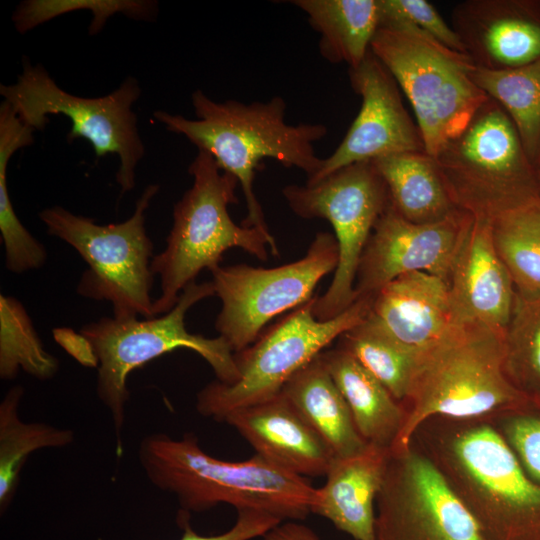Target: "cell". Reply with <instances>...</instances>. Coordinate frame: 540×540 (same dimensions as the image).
<instances>
[{"label": "cell", "instance_id": "1", "mask_svg": "<svg viewBox=\"0 0 540 540\" xmlns=\"http://www.w3.org/2000/svg\"><path fill=\"white\" fill-rule=\"evenodd\" d=\"M410 443L438 469L485 540H540V484L487 416L429 417Z\"/></svg>", "mask_w": 540, "mask_h": 540}, {"label": "cell", "instance_id": "2", "mask_svg": "<svg viewBox=\"0 0 540 540\" xmlns=\"http://www.w3.org/2000/svg\"><path fill=\"white\" fill-rule=\"evenodd\" d=\"M196 120L157 110L153 117L170 132L185 136L198 150L208 152L219 167L239 182L246 200L247 216L241 225L273 236L254 192L256 170L264 158L314 175L321 167L314 143L328 132L322 123L286 122V101L275 96L266 102L244 104L237 100L216 102L203 91L191 96Z\"/></svg>", "mask_w": 540, "mask_h": 540}, {"label": "cell", "instance_id": "3", "mask_svg": "<svg viewBox=\"0 0 540 540\" xmlns=\"http://www.w3.org/2000/svg\"><path fill=\"white\" fill-rule=\"evenodd\" d=\"M138 457L149 481L173 493L185 513L207 511L220 503L269 513L284 521L304 520L317 488L306 477L255 454L248 460H219L204 452L198 438L152 434L142 439Z\"/></svg>", "mask_w": 540, "mask_h": 540}, {"label": "cell", "instance_id": "4", "mask_svg": "<svg viewBox=\"0 0 540 540\" xmlns=\"http://www.w3.org/2000/svg\"><path fill=\"white\" fill-rule=\"evenodd\" d=\"M503 362V332L476 322L455 323L420 352L402 402L405 424L391 450L407 448L429 417H486L530 403L508 381Z\"/></svg>", "mask_w": 540, "mask_h": 540}, {"label": "cell", "instance_id": "5", "mask_svg": "<svg viewBox=\"0 0 540 540\" xmlns=\"http://www.w3.org/2000/svg\"><path fill=\"white\" fill-rule=\"evenodd\" d=\"M188 172L193 184L174 205L173 225L166 248L152 258L151 270L160 277L161 292L153 300V314H165L177 303L184 288L203 269L220 266L230 248H241L266 261L269 246L279 256L273 236L257 228L239 226L231 219L228 206L238 203V180L223 171L208 152L198 150Z\"/></svg>", "mask_w": 540, "mask_h": 540}, {"label": "cell", "instance_id": "6", "mask_svg": "<svg viewBox=\"0 0 540 540\" xmlns=\"http://www.w3.org/2000/svg\"><path fill=\"white\" fill-rule=\"evenodd\" d=\"M370 50L408 98L424 149L433 157L488 98L471 79L475 65L466 54L404 21L382 19Z\"/></svg>", "mask_w": 540, "mask_h": 540}, {"label": "cell", "instance_id": "7", "mask_svg": "<svg viewBox=\"0 0 540 540\" xmlns=\"http://www.w3.org/2000/svg\"><path fill=\"white\" fill-rule=\"evenodd\" d=\"M215 295L212 281L187 285L176 305L160 317L138 320L103 317L84 325L80 334L89 343L98 366L97 394L110 411L118 450L129 399L128 375L161 355L185 348L198 353L214 370L217 380L232 384L239 378L234 351L222 337L206 338L191 334L185 315L197 302Z\"/></svg>", "mask_w": 540, "mask_h": 540}, {"label": "cell", "instance_id": "8", "mask_svg": "<svg viewBox=\"0 0 540 540\" xmlns=\"http://www.w3.org/2000/svg\"><path fill=\"white\" fill-rule=\"evenodd\" d=\"M434 158L454 205L475 218L491 221L540 196L534 164L516 127L490 97Z\"/></svg>", "mask_w": 540, "mask_h": 540}, {"label": "cell", "instance_id": "9", "mask_svg": "<svg viewBox=\"0 0 540 540\" xmlns=\"http://www.w3.org/2000/svg\"><path fill=\"white\" fill-rule=\"evenodd\" d=\"M158 191L157 184L148 185L133 215L120 223L98 225L60 206L39 213L48 233L72 246L88 264L77 293L111 302L117 319L155 317L150 296L153 244L145 229V211Z\"/></svg>", "mask_w": 540, "mask_h": 540}, {"label": "cell", "instance_id": "10", "mask_svg": "<svg viewBox=\"0 0 540 540\" xmlns=\"http://www.w3.org/2000/svg\"><path fill=\"white\" fill-rule=\"evenodd\" d=\"M373 298H357L341 314L321 321L313 313L314 296L267 328L250 346L234 353L238 380L207 384L197 394V411L223 421L235 409L279 394L295 373L368 316Z\"/></svg>", "mask_w": 540, "mask_h": 540}, {"label": "cell", "instance_id": "11", "mask_svg": "<svg viewBox=\"0 0 540 540\" xmlns=\"http://www.w3.org/2000/svg\"><path fill=\"white\" fill-rule=\"evenodd\" d=\"M0 95L22 122L34 130H43L49 115L69 118L72 126L67 141L87 140L97 158L107 154L119 156L116 180L121 195L134 188L135 169L145 152L132 110L141 95L134 77H127L106 96L85 98L64 91L43 66L25 60L16 82L0 85Z\"/></svg>", "mask_w": 540, "mask_h": 540}, {"label": "cell", "instance_id": "12", "mask_svg": "<svg viewBox=\"0 0 540 540\" xmlns=\"http://www.w3.org/2000/svg\"><path fill=\"white\" fill-rule=\"evenodd\" d=\"M282 193L297 216L323 218L334 229L338 265L327 291L315 296L313 307L318 320L332 319L356 300L360 258L375 223L390 204L387 186L369 160L344 166L313 185L285 186Z\"/></svg>", "mask_w": 540, "mask_h": 540}, {"label": "cell", "instance_id": "13", "mask_svg": "<svg viewBox=\"0 0 540 540\" xmlns=\"http://www.w3.org/2000/svg\"><path fill=\"white\" fill-rule=\"evenodd\" d=\"M339 249L334 235L318 233L301 259L275 268L246 264L213 269L222 302L215 328L234 353L254 343L274 317L311 300L319 281L335 272Z\"/></svg>", "mask_w": 540, "mask_h": 540}, {"label": "cell", "instance_id": "14", "mask_svg": "<svg viewBox=\"0 0 540 540\" xmlns=\"http://www.w3.org/2000/svg\"><path fill=\"white\" fill-rule=\"evenodd\" d=\"M376 506L375 540H485L438 469L411 443L390 450Z\"/></svg>", "mask_w": 540, "mask_h": 540}, {"label": "cell", "instance_id": "15", "mask_svg": "<svg viewBox=\"0 0 540 540\" xmlns=\"http://www.w3.org/2000/svg\"><path fill=\"white\" fill-rule=\"evenodd\" d=\"M473 216L458 210L433 223H413L391 204L378 218L357 268V298L374 297L398 276L426 272L447 283Z\"/></svg>", "mask_w": 540, "mask_h": 540}, {"label": "cell", "instance_id": "16", "mask_svg": "<svg viewBox=\"0 0 540 540\" xmlns=\"http://www.w3.org/2000/svg\"><path fill=\"white\" fill-rule=\"evenodd\" d=\"M348 75L351 87L362 99L361 108L339 146L322 160L320 169L307 178L306 185L355 162L425 150L398 84L371 50L359 66L349 68Z\"/></svg>", "mask_w": 540, "mask_h": 540}, {"label": "cell", "instance_id": "17", "mask_svg": "<svg viewBox=\"0 0 540 540\" xmlns=\"http://www.w3.org/2000/svg\"><path fill=\"white\" fill-rule=\"evenodd\" d=\"M451 27L476 67L506 70L540 60V0H465Z\"/></svg>", "mask_w": 540, "mask_h": 540}, {"label": "cell", "instance_id": "18", "mask_svg": "<svg viewBox=\"0 0 540 540\" xmlns=\"http://www.w3.org/2000/svg\"><path fill=\"white\" fill-rule=\"evenodd\" d=\"M448 286L458 322H476L505 333L516 289L495 249L490 220L473 217Z\"/></svg>", "mask_w": 540, "mask_h": 540}, {"label": "cell", "instance_id": "19", "mask_svg": "<svg viewBox=\"0 0 540 540\" xmlns=\"http://www.w3.org/2000/svg\"><path fill=\"white\" fill-rule=\"evenodd\" d=\"M223 422L235 428L256 454L299 476H325L334 458L282 392L231 411Z\"/></svg>", "mask_w": 540, "mask_h": 540}, {"label": "cell", "instance_id": "20", "mask_svg": "<svg viewBox=\"0 0 540 540\" xmlns=\"http://www.w3.org/2000/svg\"><path fill=\"white\" fill-rule=\"evenodd\" d=\"M368 318L401 344L420 352L458 322L448 283L421 271L402 274L381 288Z\"/></svg>", "mask_w": 540, "mask_h": 540}, {"label": "cell", "instance_id": "21", "mask_svg": "<svg viewBox=\"0 0 540 540\" xmlns=\"http://www.w3.org/2000/svg\"><path fill=\"white\" fill-rule=\"evenodd\" d=\"M390 450L373 444L353 455L333 458L311 513L328 519L354 540H375L374 504Z\"/></svg>", "mask_w": 540, "mask_h": 540}, {"label": "cell", "instance_id": "22", "mask_svg": "<svg viewBox=\"0 0 540 540\" xmlns=\"http://www.w3.org/2000/svg\"><path fill=\"white\" fill-rule=\"evenodd\" d=\"M321 357L364 441L391 450L405 424L403 405L343 348L323 351Z\"/></svg>", "mask_w": 540, "mask_h": 540}, {"label": "cell", "instance_id": "23", "mask_svg": "<svg viewBox=\"0 0 540 540\" xmlns=\"http://www.w3.org/2000/svg\"><path fill=\"white\" fill-rule=\"evenodd\" d=\"M281 392L319 435L334 458L353 455L367 446L321 353L295 373Z\"/></svg>", "mask_w": 540, "mask_h": 540}, {"label": "cell", "instance_id": "24", "mask_svg": "<svg viewBox=\"0 0 540 540\" xmlns=\"http://www.w3.org/2000/svg\"><path fill=\"white\" fill-rule=\"evenodd\" d=\"M372 162L385 181L391 204L405 219L433 223L460 210L447 193L435 158L425 150L390 154Z\"/></svg>", "mask_w": 540, "mask_h": 540}, {"label": "cell", "instance_id": "25", "mask_svg": "<svg viewBox=\"0 0 540 540\" xmlns=\"http://www.w3.org/2000/svg\"><path fill=\"white\" fill-rule=\"evenodd\" d=\"M320 34L321 55L331 63L359 66L380 25L379 0H294Z\"/></svg>", "mask_w": 540, "mask_h": 540}, {"label": "cell", "instance_id": "26", "mask_svg": "<svg viewBox=\"0 0 540 540\" xmlns=\"http://www.w3.org/2000/svg\"><path fill=\"white\" fill-rule=\"evenodd\" d=\"M34 129L25 125L6 102L0 105V231L5 249L6 268L13 273L38 269L47 252L18 219L9 197L7 167L12 155L34 142Z\"/></svg>", "mask_w": 540, "mask_h": 540}, {"label": "cell", "instance_id": "27", "mask_svg": "<svg viewBox=\"0 0 540 540\" xmlns=\"http://www.w3.org/2000/svg\"><path fill=\"white\" fill-rule=\"evenodd\" d=\"M24 390L12 387L0 404V510L10 504L19 483L20 472L28 456L44 448H64L74 441L70 429L46 423L23 422L18 406Z\"/></svg>", "mask_w": 540, "mask_h": 540}, {"label": "cell", "instance_id": "28", "mask_svg": "<svg viewBox=\"0 0 540 540\" xmlns=\"http://www.w3.org/2000/svg\"><path fill=\"white\" fill-rule=\"evenodd\" d=\"M491 232L516 292L540 297V196L492 219Z\"/></svg>", "mask_w": 540, "mask_h": 540}, {"label": "cell", "instance_id": "29", "mask_svg": "<svg viewBox=\"0 0 540 540\" xmlns=\"http://www.w3.org/2000/svg\"><path fill=\"white\" fill-rule=\"evenodd\" d=\"M470 76L506 111L534 164L540 152V60L506 70L474 66Z\"/></svg>", "mask_w": 540, "mask_h": 540}, {"label": "cell", "instance_id": "30", "mask_svg": "<svg viewBox=\"0 0 540 540\" xmlns=\"http://www.w3.org/2000/svg\"><path fill=\"white\" fill-rule=\"evenodd\" d=\"M339 339L338 346L358 360L402 404L420 351L395 340L368 316Z\"/></svg>", "mask_w": 540, "mask_h": 540}, {"label": "cell", "instance_id": "31", "mask_svg": "<svg viewBox=\"0 0 540 540\" xmlns=\"http://www.w3.org/2000/svg\"><path fill=\"white\" fill-rule=\"evenodd\" d=\"M505 376L529 401H540V297L516 292L504 333Z\"/></svg>", "mask_w": 540, "mask_h": 540}, {"label": "cell", "instance_id": "32", "mask_svg": "<svg viewBox=\"0 0 540 540\" xmlns=\"http://www.w3.org/2000/svg\"><path fill=\"white\" fill-rule=\"evenodd\" d=\"M59 368L48 353L20 301L0 295V377L10 380L19 369L40 379L52 378Z\"/></svg>", "mask_w": 540, "mask_h": 540}, {"label": "cell", "instance_id": "33", "mask_svg": "<svg viewBox=\"0 0 540 540\" xmlns=\"http://www.w3.org/2000/svg\"><path fill=\"white\" fill-rule=\"evenodd\" d=\"M528 404L487 416L527 476L540 484V412Z\"/></svg>", "mask_w": 540, "mask_h": 540}, {"label": "cell", "instance_id": "34", "mask_svg": "<svg viewBox=\"0 0 540 540\" xmlns=\"http://www.w3.org/2000/svg\"><path fill=\"white\" fill-rule=\"evenodd\" d=\"M381 20L404 21L446 48L465 53L463 44L435 7L426 0H379Z\"/></svg>", "mask_w": 540, "mask_h": 540}, {"label": "cell", "instance_id": "35", "mask_svg": "<svg viewBox=\"0 0 540 540\" xmlns=\"http://www.w3.org/2000/svg\"><path fill=\"white\" fill-rule=\"evenodd\" d=\"M234 525L224 533L204 536L193 530L189 522V514L179 511L178 525L183 529L179 540H251L263 537L268 531L282 521L277 517L257 510L237 511Z\"/></svg>", "mask_w": 540, "mask_h": 540}, {"label": "cell", "instance_id": "36", "mask_svg": "<svg viewBox=\"0 0 540 540\" xmlns=\"http://www.w3.org/2000/svg\"><path fill=\"white\" fill-rule=\"evenodd\" d=\"M54 336L59 344L63 345L81 363L97 366L89 343L80 333H75L73 330L67 328H59L54 330Z\"/></svg>", "mask_w": 540, "mask_h": 540}, {"label": "cell", "instance_id": "37", "mask_svg": "<svg viewBox=\"0 0 540 540\" xmlns=\"http://www.w3.org/2000/svg\"><path fill=\"white\" fill-rule=\"evenodd\" d=\"M263 540H320L308 526L298 521H284L268 531Z\"/></svg>", "mask_w": 540, "mask_h": 540}, {"label": "cell", "instance_id": "38", "mask_svg": "<svg viewBox=\"0 0 540 540\" xmlns=\"http://www.w3.org/2000/svg\"><path fill=\"white\" fill-rule=\"evenodd\" d=\"M534 167H535L536 175H537L538 182L540 185V152L534 162Z\"/></svg>", "mask_w": 540, "mask_h": 540}]
</instances>
